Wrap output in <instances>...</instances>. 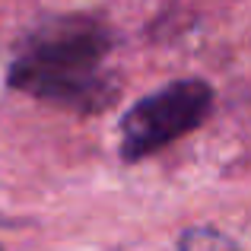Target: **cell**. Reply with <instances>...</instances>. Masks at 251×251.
Segmentation results:
<instances>
[{"label": "cell", "mask_w": 251, "mask_h": 251, "mask_svg": "<svg viewBox=\"0 0 251 251\" xmlns=\"http://www.w3.org/2000/svg\"><path fill=\"white\" fill-rule=\"evenodd\" d=\"M111 35L89 16L48 19L10 67V86L42 102L92 115L115 102L118 80L102 67Z\"/></svg>", "instance_id": "cell-1"}, {"label": "cell", "mask_w": 251, "mask_h": 251, "mask_svg": "<svg viewBox=\"0 0 251 251\" xmlns=\"http://www.w3.org/2000/svg\"><path fill=\"white\" fill-rule=\"evenodd\" d=\"M210 105L213 89L201 80H178L140 99L121 121V156L134 162L169 147L210 115Z\"/></svg>", "instance_id": "cell-2"}, {"label": "cell", "mask_w": 251, "mask_h": 251, "mask_svg": "<svg viewBox=\"0 0 251 251\" xmlns=\"http://www.w3.org/2000/svg\"><path fill=\"white\" fill-rule=\"evenodd\" d=\"M178 251H242L229 235L216 232L210 226H191L178 239Z\"/></svg>", "instance_id": "cell-3"}]
</instances>
